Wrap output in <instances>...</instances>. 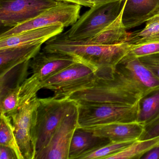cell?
<instances>
[{
  "mask_svg": "<svg viewBox=\"0 0 159 159\" xmlns=\"http://www.w3.org/2000/svg\"><path fill=\"white\" fill-rule=\"evenodd\" d=\"M144 96L139 88L118 68L98 70L95 80L69 96L78 104L133 105Z\"/></svg>",
  "mask_w": 159,
  "mask_h": 159,
  "instance_id": "cell-1",
  "label": "cell"
},
{
  "mask_svg": "<svg viewBox=\"0 0 159 159\" xmlns=\"http://www.w3.org/2000/svg\"><path fill=\"white\" fill-rule=\"evenodd\" d=\"M130 46L127 42L107 45L97 44L88 40H71L64 33L46 42L43 50L68 55L98 70L105 68H116L127 55Z\"/></svg>",
  "mask_w": 159,
  "mask_h": 159,
  "instance_id": "cell-2",
  "label": "cell"
},
{
  "mask_svg": "<svg viewBox=\"0 0 159 159\" xmlns=\"http://www.w3.org/2000/svg\"><path fill=\"white\" fill-rule=\"evenodd\" d=\"M79 61H80L68 55L43 50L40 52L30 60L31 76L27 78L21 85L20 108L37 96L45 81Z\"/></svg>",
  "mask_w": 159,
  "mask_h": 159,
  "instance_id": "cell-3",
  "label": "cell"
},
{
  "mask_svg": "<svg viewBox=\"0 0 159 159\" xmlns=\"http://www.w3.org/2000/svg\"><path fill=\"white\" fill-rule=\"evenodd\" d=\"M78 109L77 102L69 98H39L36 117V154L47 145L63 120Z\"/></svg>",
  "mask_w": 159,
  "mask_h": 159,
  "instance_id": "cell-4",
  "label": "cell"
},
{
  "mask_svg": "<svg viewBox=\"0 0 159 159\" xmlns=\"http://www.w3.org/2000/svg\"><path fill=\"white\" fill-rule=\"evenodd\" d=\"M139 102L125 104H78V127L92 128L113 123L137 121Z\"/></svg>",
  "mask_w": 159,
  "mask_h": 159,
  "instance_id": "cell-5",
  "label": "cell"
},
{
  "mask_svg": "<svg viewBox=\"0 0 159 159\" xmlns=\"http://www.w3.org/2000/svg\"><path fill=\"white\" fill-rule=\"evenodd\" d=\"M125 0L95 5L85 12L70 29L65 32L73 41L90 39L117 18Z\"/></svg>",
  "mask_w": 159,
  "mask_h": 159,
  "instance_id": "cell-6",
  "label": "cell"
},
{
  "mask_svg": "<svg viewBox=\"0 0 159 159\" xmlns=\"http://www.w3.org/2000/svg\"><path fill=\"white\" fill-rule=\"evenodd\" d=\"M97 72L94 68L79 61L49 78L43 84L42 89L53 91L56 98H68L92 83L96 77Z\"/></svg>",
  "mask_w": 159,
  "mask_h": 159,
  "instance_id": "cell-7",
  "label": "cell"
},
{
  "mask_svg": "<svg viewBox=\"0 0 159 159\" xmlns=\"http://www.w3.org/2000/svg\"><path fill=\"white\" fill-rule=\"evenodd\" d=\"M39 98L37 96L26 102L11 117L16 136L24 159H35L36 124Z\"/></svg>",
  "mask_w": 159,
  "mask_h": 159,
  "instance_id": "cell-8",
  "label": "cell"
},
{
  "mask_svg": "<svg viewBox=\"0 0 159 159\" xmlns=\"http://www.w3.org/2000/svg\"><path fill=\"white\" fill-rule=\"evenodd\" d=\"M80 5L63 2L46 10L28 21L19 24L1 34L0 39L7 38L21 32L44 27L54 24H63L65 27L71 26L80 18Z\"/></svg>",
  "mask_w": 159,
  "mask_h": 159,
  "instance_id": "cell-9",
  "label": "cell"
},
{
  "mask_svg": "<svg viewBox=\"0 0 159 159\" xmlns=\"http://www.w3.org/2000/svg\"><path fill=\"white\" fill-rule=\"evenodd\" d=\"M62 2L57 0H0L1 25L11 28Z\"/></svg>",
  "mask_w": 159,
  "mask_h": 159,
  "instance_id": "cell-10",
  "label": "cell"
},
{
  "mask_svg": "<svg viewBox=\"0 0 159 159\" xmlns=\"http://www.w3.org/2000/svg\"><path fill=\"white\" fill-rule=\"evenodd\" d=\"M78 127V109L63 120L35 159H69L70 143Z\"/></svg>",
  "mask_w": 159,
  "mask_h": 159,
  "instance_id": "cell-11",
  "label": "cell"
},
{
  "mask_svg": "<svg viewBox=\"0 0 159 159\" xmlns=\"http://www.w3.org/2000/svg\"><path fill=\"white\" fill-rule=\"evenodd\" d=\"M159 14V0H125L122 20L127 30L136 27Z\"/></svg>",
  "mask_w": 159,
  "mask_h": 159,
  "instance_id": "cell-12",
  "label": "cell"
},
{
  "mask_svg": "<svg viewBox=\"0 0 159 159\" xmlns=\"http://www.w3.org/2000/svg\"><path fill=\"white\" fill-rule=\"evenodd\" d=\"M117 67L140 89L144 96L159 89V80L139 58L124 57Z\"/></svg>",
  "mask_w": 159,
  "mask_h": 159,
  "instance_id": "cell-13",
  "label": "cell"
},
{
  "mask_svg": "<svg viewBox=\"0 0 159 159\" xmlns=\"http://www.w3.org/2000/svg\"><path fill=\"white\" fill-rule=\"evenodd\" d=\"M63 24H54L44 27L30 30L7 38L0 39V49L39 43L47 41L62 33Z\"/></svg>",
  "mask_w": 159,
  "mask_h": 159,
  "instance_id": "cell-14",
  "label": "cell"
},
{
  "mask_svg": "<svg viewBox=\"0 0 159 159\" xmlns=\"http://www.w3.org/2000/svg\"><path fill=\"white\" fill-rule=\"evenodd\" d=\"M96 135L111 141L139 140L145 131V125L137 121L113 123L92 128H82Z\"/></svg>",
  "mask_w": 159,
  "mask_h": 159,
  "instance_id": "cell-15",
  "label": "cell"
},
{
  "mask_svg": "<svg viewBox=\"0 0 159 159\" xmlns=\"http://www.w3.org/2000/svg\"><path fill=\"white\" fill-rule=\"evenodd\" d=\"M43 43L0 49V77L16 66L30 61L40 52Z\"/></svg>",
  "mask_w": 159,
  "mask_h": 159,
  "instance_id": "cell-16",
  "label": "cell"
},
{
  "mask_svg": "<svg viewBox=\"0 0 159 159\" xmlns=\"http://www.w3.org/2000/svg\"><path fill=\"white\" fill-rule=\"evenodd\" d=\"M110 141L107 139L96 135L91 131L78 127L70 143L69 159H78L81 155Z\"/></svg>",
  "mask_w": 159,
  "mask_h": 159,
  "instance_id": "cell-17",
  "label": "cell"
},
{
  "mask_svg": "<svg viewBox=\"0 0 159 159\" xmlns=\"http://www.w3.org/2000/svg\"><path fill=\"white\" fill-rule=\"evenodd\" d=\"M122 10L111 24L88 40L97 44L107 45H116L127 42L129 33H127V30L122 22Z\"/></svg>",
  "mask_w": 159,
  "mask_h": 159,
  "instance_id": "cell-18",
  "label": "cell"
},
{
  "mask_svg": "<svg viewBox=\"0 0 159 159\" xmlns=\"http://www.w3.org/2000/svg\"><path fill=\"white\" fill-rule=\"evenodd\" d=\"M159 119V89L142 97L139 101L137 122L148 125Z\"/></svg>",
  "mask_w": 159,
  "mask_h": 159,
  "instance_id": "cell-19",
  "label": "cell"
},
{
  "mask_svg": "<svg viewBox=\"0 0 159 159\" xmlns=\"http://www.w3.org/2000/svg\"><path fill=\"white\" fill-rule=\"evenodd\" d=\"M159 146V135L144 140H137L122 151L108 159H141L148 152Z\"/></svg>",
  "mask_w": 159,
  "mask_h": 159,
  "instance_id": "cell-20",
  "label": "cell"
},
{
  "mask_svg": "<svg viewBox=\"0 0 159 159\" xmlns=\"http://www.w3.org/2000/svg\"><path fill=\"white\" fill-rule=\"evenodd\" d=\"M159 42V14L147 21L144 28L129 33L127 43L137 44Z\"/></svg>",
  "mask_w": 159,
  "mask_h": 159,
  "instance_id": "cell-21",
  "label": "cell"
},
{
  "mask_svg": "<svg viewBox=\"0 0 159 159\" xmlns=\"http://www.w3.org/2000/svg\"><path fill=\"white\" fill-rule=\"evenodd\" d=\"M30 61V60L16 66L5 75L0 77V96L10 89L22 84L27 79Z\"/></svg>",
  "mask_w": 159,
  "mask_h": 159,
  "instance_id": "cell-22",
  "label": "cell"
},
{
  "mask_svg": "<svg viewBox=\"0 0 159 159\" xmlns=\"http://www.w3.org/2000/svg\"><path fill=\"white\" fill-rule=\"evenodd\" d=\"M0 118V145L11 148L17 159H24L16 139L11 118L1 113Z\"/></svg>",
  "mask_w": 159,
  "mask_h": 159,
  "instance_id": "cell-23",
  "label": "cell"
},
{
  "mask_svg": "<svg viewBox=\"0 0 159 159\" xmlns=\"http://www.w3.org/2000/svg\"><path fill=\"white\" fill-rule=\"evenodd\" d=\"M136 140L111 141L103 146L81 155L78 159H108L112 155L125 149Z\"/></svg>",
  "mask_w": 159,
  "mask_h": 159,
  "instance_id": "cell-24",
  "label": "cell"
},
{
  "mask_svg": "<svg viewBox=\"0 0 159 159\" xmlns=\"http://www.w3.org/2000/svg\"><path fill=\"white\" fill-rule=\"evenodd\" d=\"M21 85L8 90L0 96L1 113L11 117L20 108V93Z\"/></svg>",
  "mask_w": 159,
  "mask_h": 159,
  "instance_id": "cell-25",
  "label": "cell"
},
{
  "mask_svg": "<svg viewBox=\"0 0 159 159\" xmlns=\"http://www.w3.org/2000/svg\"><path fill=\"white\" fill-rule=\"evenodd\" d=\"M130 45L129 51L125 57L127 58H139L159 52V42Z\"/></svg>",
  "mask_w": 159,
  "mask_h": 159,
  "instance_id": "cell-26",
  "label": "cell"
},
{
  "mask_svg": "<svg viewBox=\"0 0 159 159\" xmlns=\"http://www.w3.org/2000/svg\"><path fill=\"white\" fill-rule=\"evenodd\" d=\"M142 64L159 80V52L139 57Z\"/></svg>",
  "mask_w": 159,
  "mask_h": 159,
  "instance_id": "cell-27",
  "label": "cell"
},
{
  "mask_svg": "<svg viewBox=\"0 0 159 159\" xmlns=\"http://www.w3.org/2000/svg\"><path fill=\"white\" fill-rule=\"evenodd\" d=\"M159 135V119L145 126V131L139 140L148 139Z\"/></svg>",
  "mask_w": 159,
  "mask_h": 159,
  "instance_id": "cell-28",
  "label": "cell"
},
{
  "mask_svg": "<svg viewBox=\"0 0 159 159\" xmlns=\"http://www.w3.org/2000/svg\"><path fill=\"white\" fill-rule=\"evenodd\" d=\"M0 159H17L15 152L11 148L0 145Z\"/></svg>",
  "mask_w": 159,
  "mask_h": 159,
  "instance_id": "cell-29",
  "label": "cell"
},
{
  "mask_svg": "<svg viewBox=\"0 0 159 159\" xmlns=\"http://www.w3.org/2000/svg\"><path fill=\"white\" fill-rule=\"evenodd\" d=\"M57 1L72 3V4H77L80 6L89 7V8H92L94 6V4L91 1V0H57Z\"/></svg>",
  "mask_w": 159,
  "mask_h": 159,
  "instance_id": "cell-30",
  "label": "cell"
},
{
  "mask_svg": "<svg viewBox=\"0 0 159 159\" xmlns=\"http://www.w3.org/2000/svg\"><path fill=\"white\" fill-rule=\"evenodd\" d=\"M141 159H159V146L145 153Z\"/></svg>",
  "mask_w": 159,
  "mask_h": 159,
  "instance_id": "cell-31",
  "label": "cell"
},
{
  "mask_svg": "<svg viewBox=\"0 0 159 159\" xmlns=\"http://www.w3.org/2000/svg\"><path fill=\"white\" fill-rule=\"evenodd\" d=\"M91 1L95 5L102 4V3H108V2L118 1L119 0H91Z\"/></svg>",
  "mask_w": 159,
  "mask_h": 159,
  "instance_id": "cell-32",
  "label": "cell"
}]
</instances>
